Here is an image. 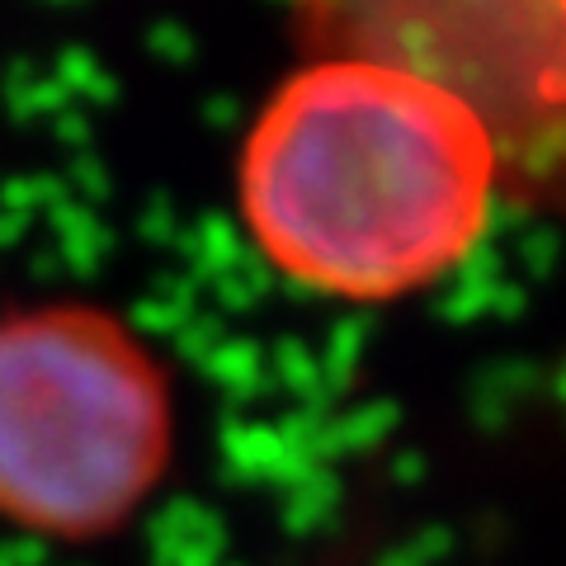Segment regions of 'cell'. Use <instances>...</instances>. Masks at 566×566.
<instances>
[{
	"label": "cell",
	"mask_w": 566,
	"mask_h": 566,
	"mask_svg": "<svg viewBox=\"0 0 566 566\" xmlns=\"http://www.w3.org/2000/svg\"><path fill=\"white\" fill-rule=\"evenodd\" d=\"M322 57H364L463 99L524 203L566 218V0H297Z\"/></svg>",
	"instance_id": "cell-3"
},
{
	"label": "cell",
	"mask_w": 566,
	"mask_h": 566,
	"mask_svg": "<svg viewBox=\"0 0 566 566\" xmlns=\"http://www.w3.org/2000/svg\"><path fill=\"white\" fill-rule=\"evenodd\" d=\"M170 463V387L91 303L0 312V524L48 543L123 528Z\"/></svg>",
	"instance_id": "cell-2"
},
{
	"label": "cell",
	"mask_w": 566,
	"mask_h": 566,
	"mask_svg": "<svg viewBox=\"0 0 566 566\" xmlns=\"http://www.w3.org/2000/svg\"><path fill=\"white\" fill-rule=\"evenodd\" d=\"M495 180V147L463 99L382 62L322 57L260 114L241 212L289 279L392 303L472 251Z\"/></svg>",
	"instance_id": "cell-1"
}]
</instances>
